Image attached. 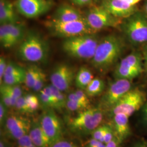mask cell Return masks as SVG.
<instances>
[{"instance_id": "cell-1", "label": "cell", "mask_w": 147, "mask_h": 147, "mask_svg": "<svg viewBox=\"0 0 147 147\" xmlns=\"http://www.w3.org/2000/svg\"><path fill=\"white\" fill-rule=\"evenodd\" d=\"M124 43L119 37L109 35L100 40L91 64L102 73L108 70L120 57L124 50Z\"/></svg>"}, {"instance_id": "cell-2", "label": "cell", "mask_w": 147, "mask_h": 147, "mask_svg": "<svg viewBox=\"0 0 147 147\" xmlns=\"http://www.w3.org/2000/svg\"><path fill=\"white\" fill-rule=\"evenodd\" d=\"M49 45L39 34L30 32L20 42L18 49V55L22 60L30 62H44L49 55Z\"/></svg>"}, {"instance_id": "cell-3", "label": "cell", "mask_w": 147, "mask_h": 147, "mask_svg": "<svg viewBox=\"0 0 147 147\" xmlns=\"http://www.w3.org/2000/svg\"><path fill=\"white\" fill-rule=\"evenodd\" d=\"M99 42L95 34H87L64 39L62 47L64 52L71 57L92 59Z\"/></svg>"}, {"instance_id": "cell-4", "label": "cell", "mask_w": 147, "mask_h": 147, "mask_svg": "<svg viewBox=\"0 0 147 147\" xmlns=\"http://www.w3.org/2000/svg\"><path fill=\"white\" fill-rule=\"evenodd\" d=\"M104 118V110L100 105L89 107L79 112L69 121L70 130L80 135H88L100 126Z\"/></svg>"}, {"instance_id": "cell-5", "label": "cell", "mask_w": 147, "mask_h": 147, "mask_svg": "<svg viewBox=\"0 0 147 147\" xmlns=\"http://www.w3.org/2000/svg\"><path fill=\"white\" fill-rule=\"evenodd\" d=\"M45 26L53 36L68 38L87 34H95L85 17L78 20L60 22L53 19L45 22Z\"/></svg>"}, {"instance_id": "cell-6", "label": "cell", "mask_w": 147, "mask_h": 147, "mask_svg": "<svg viewBox=\"0 0 147 147\" xmlns=\"http://www.w3.org/2000/svg\"><path fill=\"white\" fill-rule=\"evenodd\" d=\"M121 28L129 42L134 45L147 43V16L136 11L124 19Z\"/></svg>"}, {"instance_id": "cell-7", "label": "cell", "mask_w": 147, "mask_h": 147, "mask_svg": "<svg viewBox=\"0 0 147 147\" xmlns=\"http://www.w3.org/2000/svg\"><path fill=\"white\" fill-rule=\"evenodd\" d=\"M147 97L145 92L141 89L136 88L130 90L109 111L110 116L112 117L117 113H124L130 117L142 109Z\"/></svg>"}, {"instance_id": "cell-8", "label": "cell", "mask_w": 147, "mask_h": 147, "mask_svg": "<svg viewBox=\"0 0 147 147\" xmlns=\"http://www.w3.org/2000/svg\"><path fill=\"white\" fill-rule=\"evenodd\" d=\"M142 57L139 52L134 51L121 60L114 71L116 79H125L132 81L143 71Z\"/></svg>"}, {"instance_id": "cell-9", "label": "cell", "mask_w": 147, "mask_h": 147, "mask_svg": "<svg viewBox=\"0 0 147 147\" xmlns=\"http://www.w3.org/2000/svg\"><path fill=\"white\" fill-rule=\"evenodd\" d=\"M85 18L96 32L109 27H116L121 24L119 19L112 16L102 5L92 7L87 12Z\"/></svg>"}, {"instance_id": "cell-10", "label": "cell", "mask_w": 147, "mask_h": 147, "mask_svg": "<svg viewBox=\"0 0 147 147\" xmlns=\"http://www.w3.org/2000/svg\"><path fill=\"white\" fill-rule=\"evenodd\" d=\"M131 89V81L125 79H116L109 85L101 99L99 105L104 110L110 111Z\"/></svg>"}, {"instance_id": "cell-11", "label": "cell", "mask_w": 147, "mask_h": 147, "mask_svg": "<svg viewBox=\"0 0 147 147\" xmlns=\"http://www.w3.org/2000/svg\"><path fill=\"white\" fill-rule=\"evenodd\" d=\"M39 121L51 146L62 139L63 135L62 124L53 109L45 110Z\"/></svg>"}, {"instance_id": "cell-12", "label": "cell", "mask_w": 147, "mask_h": 147, "mask_svg": "<svg viewBox=\"0 0 147 147\" xmlns=\"http://www.w3.org/2000/svg\"><path fill=\"white\" fill-rule=\"evenodd\" d=\"M53 5L52 0H16L18 11L27 18H38L50 11Z\"/></svg>"}, {"instance_id": "cell-13", "label": "cell", "mask_w": 147, "mask_h": 147, "mask_svg": "<svg viewBox=\"0 0 147 147\" xmlns=\"http://www.w3.org/2000/svg\"><path fill=\"white\" fill-rule=\"evenodd\" d=\"M31 121L23 115L19 113L8 115L4 124V131L6 136L14 140L28 134Z\"/></svg>"}, {"instance_id": "cell-14", "label": "cell", "mask_w": 147, "mask_h": 147, "mask_svg": "<svg viewBox=\"0 0 147 147\" xmlns=\"http://www.w3.org/2000/svg\"><path fill=\"white\" fill-rule=\"evenodd\" d=\"M75 75L71 66L64 63L59 64L53 68L51 74V84L63 92L67 91L75 81Z\"/></svg>"}, {"instance_id": "cell-15", "label": "cell", "mask_w": 147, "mask_h": 147, "mask_svg": "<svg viewBox=\"0 0 147 147\" xmlns=\"http://www.w3.org/2000/svg\"><path fill=\"white\" fill-rule=\"evenodd\" d=\"M102 5L118 19H125L137 11L135 5H131L124 0H105Z\"/></svg>"}, {"instance_id": "cell-16", "label": "cell", "mask_w": 147, "mask_h": 147, "mask_svg": "<svg viewBox=\"0 0 147 147\" xmlns=\"http://www.w3.org/2000/svg\"><path fill=\"white\" fill-rule=\"evenodd\" d=\"M130 117L124 113H117L112 117V126L115 136L122 143L131 135V131L129 125Z\"/></svg>"}, {"instance_id": "cell-17", "label": "cell", "mask_w": 147, "mask_h": 147, "mask_svg": "<svg viewBox=\"0 0 147 147\" xmlns=\"http://www.w3.org/2000/svg\"><path fill=\"white\" fill-rule=\"evenodd\" d=\"M84 18L75 7L68 4H63L56 10L53 19L60 22H69L80 20Z\"/></svg>"}, {"instance_id": "cell-18", "label": "cell", "mask_w": 147, "mask_h": 147, "mask_svg": "<svg viewBox=\"0 0 147 147\" xmlns=\"http://www.w3.org/2000/svg\"><path fill=\"white\" fill-rule=\"evenodd\" d=\"M15 5L9 0H0V24H13L19 22Z\"/></svg>"}, {"instance_id": "cell-19", "label": "cell", "mask_w": 147, "mask_h": 147, "mask_svg": "<svg viewBox=\"0 0 147 147\" xmlns=\"http://www.w3.org/2000/svg\"><path fill=\"white\" fill-rule=\"evenodd\" d=\"M32 142L37 147H50L51 145L40 126L39 120L32 121L28 133Z\"/></svg>"}, {"instance_id": "cell-20", "label": "cell", "mask_w": 147, "mask_h": 147, "mask_svg": "<svg viewBox=\"0 0 147 147\" xmlns=\"http://www.w3.org/2000/svg\"><path fill=\"white\" fill-rule=\"evenodd\" d=\"M25 36L26 28L24 24L19 22L11 24L8 48L13 47L21 42Z\"/></svg>"}, {"instance_id": "cell-21", "label": "cell", "mask_w": 147, "mask_h": 147, "mask_svg": "<svg viewBox=\"0 0 147 147\" xmlns=\"http://www.w3.org/2000/svg\"><path fill=\"white\" fill-rule=\"evenodd\" d=\"M93 79V75L87 67L83 66L79 69L75 75V84L78 89L85 90Z\"/></svg>"}, {"instance_id": "cell-22", "label": "cell", "mask_w": 147, "mask_h": 147, "mask_svg": "<svg viewBox=\"0 0 147 147\" xmlns=\"http://www.w3.org/2000/svg\"><path fill=\"white\" fill-rule=\"evenodd\" d=\"M39 99L40 106L44 110L50 109H55V101L53 93L49 85L45 86L43 89L39 92Z\"/></svg>"}, {"instance_id": "cell-23", "label": "cell", "mask_w": 147, "mask_h": 147, "mask_svg": "<svg viewBox=\"0 0 147 147\" xmlns=\"http://www.w3.org/2000/svg\"><path fill=\"white\" fill-rule=\"evenodd\" d=\"M105 88V81L100 78H95L92 80L84 90L89 97H94L101 94Z\"/></svg>"}, {"instance_id": "cell-24", "label": "cell", "mask_w": 147, "mask_h": 147, "mask_svg": "<svg viewBox=\"0 0 147 147\" xmlns=\"http://www.w3.org/2000/svg\"><path fill=\"white\" fill-rule=\"evenodd\" d=\"M41 69L35 64H32L26 69L25 84L27 88L32 89Z\"/></svg>"}, {"instance_id": "cell-25", "label": "cell", "mask_w": 147, "mask_h": 147, "mask_svg": "<svg viewBox=\"0 0 147 147\" xmlns=\"http://www.w3.org/2000/svg\"><path fill=\"white\" fill-rule=\"evenodd\" d=\"M49 86L53 93L55 104V109L59 110L65 108L67 97L63 94V92L57 89L52 84H49Z\"/></svg>"}, {"instance_id": "cell-26", "label": "cell", "mask_w": 147, "mask_h": 147, "mask_svg": "<svg viewBox=\"0 0 147 147\" xmlns=\"http://www.w3.org/2000/svg\"><path fill=\"white\" fill-rule=\"evenodd\" d=\"M26 72L24 73L5 75L3 77L2 84L6 85H19L25 83Z\"/></svg>"}, {"instance_id": "cell-27", "label": "cell", "mask_w": 147, "mask_h": 147, "mask_svg": "<svg viewBox=\"0 0 147 147\" xmlns=\"http://www.w3.org/2000/svg\"><path fill=\"white\" fill-rule=\"evenodd\" d=\"M25 96L29 111V114L35 113L40 106L38 96L32 93H28L25 95Z\"/></svg>"}, {"instance_id": "cell-28", "label": "cell", "mask_w": 147, "mask_h": 147, "mask_svg": "<svg viewBox=\"0 0 147 147\" xmlns=\"http://www.w3.org/2000/svg\"><path fill=\"white\" fill-rule=\"evenodd\" d=\"M11 24L1 25L0 26V42L2 47L8 49L10 37Z\"/></svg>"}, {"instance_id": "cell-29", "label": "cell", "mask_w": 147, "mask_h": 147, "mask_svg": "<svg viewBox=\"0 0 147 147\" xmlns=\"http://www.w3.org/2000/svg\"><path fill=\"white\" fill-rule=\"evenodd\" d=\"M0 93L1 101H2L8 109L14 108L17 99L2 87H0Z\"/></svg>"}, {"instance_id": "cell-30", "label": "cell", "mask_w": 147, "mask_h": 147, "mask_svg": "<svg viewBox=\"0 0 147 147\" xmlns=\"http://www.w3.org/2000/svg\"><path fill=\"white\" fill-rule=\"evenodd\" d=\"M14 109L19 114L23 115L29 114V111L27 105L25 95H23L17 99Z\"/></svg>"}, {"instance_id": "cell-31", "label": "cell", "mask_w": 147, "mask_h": 147, "mask_svg": "<svg viewBox=\"0 0 147 147\" xmlns=\"http://www.w3.org/2000/svg\"><path fill=\"white\" fill-rule=\"evenodd\" d=\"M1 87L3 88L7 92L10 93L16 99H18L23 95V92L21 86L19 85H6L1 84Z\"/></svg>"}, {"instance_id": "cell-32", "label": "cell", "mask_w": 147, "mask_h": 147, "mask_svg": "<svg viewBox=\"0 0 147 147\" xmlns=\"http://www.w3.org/2000/svg\"><path fill=\"white\" fill-rule=\"evenodd\" d=\"M111 126V124H103L98 126L92 132V137L100 141Z\"/></svg>"}, {"instance_id": "cell-33", "label": "cell", "mask_w": 147, "mask_h": 147, "mask_svg": "<svg viewBox=\"0 0 147 147\" xmlns=\"http://www.w3.org/2000/svg\"><path fill=\"white\" fill-rule=\"evenodd\" d=\"M25 72H26V69L24 68L23 67L18 65V64H16L13 62H9L8 63L5 75L24 73Z\"/></svg>"}, {"instance_id": "cell-34", "label": "cell", "mask_w": 147, "mask_h": 147, "mask_svg": "<svg viewBox=\"0 0 147 147\" xmlns=\"http://www.w3.org/2000/svg\"><path fill=\"white\" fill-rule=\"evenodd\" d=\"M46 82V75L45 73L40 69L39 74L37 77V80L35 82L32 89L34 92H39L45 87V83Z\"/></svg>"}, {"instance_id": "cell-35", "label": "cell", "mask_w": 147, "mask_h": 147, "mask_svg": "<svg viewBox=\"0 0 147 147\" xmlns=\"http://www.w3.org/2000/svg\"><path fill=\"white\" fill-rule=\"evenodd\" d=\"M69 111L71 112H80L82 111L87 109L84 105L73 100H69L67 99L66 102V107Z\"/></svg>"}, {"instance_id": "cell-36", "label": "cell", "mask_w": 147, "mask_h": 147, "mask_svg": "<svg viewBox=\"0 0 147 147\" xmlns=\"http://www.w3.org/2000/svg\"><path fill=\"white\" fill-rule=\"evenodd\" d=\"M16 147H37L32 142L28 134L16 140Z\"/></svg>"}, {"instance_id": "cell-37", "label": "cell", "mask_w": 147, "mask_h": 147, "mask_svg": "<svg viewBox=\"0 0 147 147\" xmlns=\"http://www.w3.org/2000/svg\"><path fill=\"white\" fill-rule=\"evenodd\" d=\"M74 92L81 101L85 105V106L89 108L90 104L89 96L86 94L85 90L83 89H78Z\"/></svg>"}, {"instance_id": "cell-38", "label": "cell", "mask_w": 147, "mask_h": 147, "mask_svg": "<svg viewBox=\"0 0 147 147\" xmlns=\"http://www.w3.org/2000/svg\"><path fill=\"white\" fill-rule=\"evenodd\" d=\"M8 108L5 106L2 101H0V125L1 126H4L5 121L7 118Z\"/></svg>"}, {"instance_id": "cell-39", "label": "cell", "mask_w": 147, "mask_h": 147, "mask_svg": "<svg viewBox=\"0 0 147 147\" xmlns=\"http://www.w3.org/2000/svg\"><path fill=\"white\" fill-rule=\"evenodd\" d=\"M50 147H78V146L72 141L61 139L54 143Z\"/></svg>"}, {"instance_id": "cell-40", "label": "cell", "mask_w": 147, "mask_h": 147, "mask_svg": "<svg viewBox=\"0 0 147 147\" xmlns=\"http://www.w3.org/2000/svg\"><path fill=\"white\" fill-rule=\"evenodd\" d=\"M115 136V132L113 130V127L111 125L110 127L106 132L105 135L102 137V138L101 139L100 142L104 143L105 144H107V143H109V142H111Z\"/></svg>"}, {"instance_id": "cell-41", "label": "cell", "mask_w": 147, "mask_h": 147, "mask_svg": "<svg viewBox=\"0 0 147 147\" xmlns=\"http://www.w3.org/2000/svg\"><path fill=\"white\" fill-rule=\"evenodd\" d=\"M8 63L5 60V58L1 56L0 57V84H2L3 78L5 74V70L7 67Z\"/></svg>"}, {"instance_id": "cell-42", "label": "cell", "mask_w": 147, "mask_h": 147, "mask_svg": "<svg viewBox=\"0 0 147 147\" xmlns=\"http://www.w3.org/2000/svg\"><path fill=\"white\" fill-rule=\"evenodd\" d=\"M86 147H106V144L100 141L92 138L86 144Z\"/></svg>"}, {"instance_id": "cell-43", "label": "cell", "mask_w": 147, "mask_h": 147, "mask_svg": "<svg viewBox=\"0 0 147 147\" xmlns=\"http://www.w3.org/2000/svg\"><path fill=\"white\" fill-rule=\"evenodd\" d=\"M141 119L143 124L147 128V97L146 101L142 107Z\"/></svg>"}, {"instance_id": "cell-44", "label": "cell", "mask_w": 147, "mask_h": 147, "mask_svg": "<svg viewBox=\"0 0 147 147\" xmlns=\"http://www.w3.org/2000/svg\"><path fill=\"white\" fill-rule=\"evenodd\" d=\"M71 1L75 5H79V6L88 5H90L92 2V0H71Z\"/></svg>"}, {"instance_id": "cell-45", "label": "cell", "mask_w": 147, "mask_h": 147, "mask_svg": "<svg viewBox=\"0 0 147 147\" xmlns=\"http://www.w3.org/2000/svg\"><path fill=\"white\" fill-rule=\"evenodd\" d=\"M121 144V142L119 141L118 138L115 136L111 142L106 144V147H120Z\"/></svg>"}, {"instance_id": "cell-46", "label": "cell", "mask_w": 147, "mask_h": 147, "mask_svg": "<svg viewBox=\"0 0 147 147\" xmlns=\"http://www.w3.org/2000/svg\"><path fill=\"white\" fill-rule=\"evenodd\" d=\"M0 147H11V143L5 136H1Z\"/></svg>"}, {"instance_id": "cell-47", "label": "cell", "mask_w": 147, "mask_h": 147, "mask_svg": "<svg viewBox=\"0 0 147 147\" xmlns=\"http://www.w3.org/2000/svg\"><path fill=\"white\" fill-rule=\"evenodd\" d=\"M131 147H147V140H140L135 142Z\"/></svg>"}, {"instance_id": "cell-48", "label": "cell", "mask_w": 147, "mask_h": 147, "mask_svg": "<svg viewBox=\"0 0 147 147\" xmlns=\"http://www.w3.org/2000/svg\"><path fill=\"white\" fill-rule=\"evenodd\" d=\"M143 59H144V64H143L144 69L146 72H147V52L144 50L143 52Z\"/></svg>"}, {"instance_id": "cell-49", "label": "cell", "mask_w": 147, "mask_h": 147, "mask_svg": "<svg viewBox=\"0 0 147 147\" xmlns=\"http://www.w3.org/2000/svg\"><path fill=\"white\" fill-rule=\"evenodd\" d=\"M124 1H125L127 3H128L131 5H135L136 4L138 3L141 0H124Z\"/></svg>"}, {"instance_id": "cell-50", "label": "cell", "mask_w": 147, "mask_h": 147, "mask_svg": "<svg viewBox=\"0 0 147 147\" xmlns=\"http://www.w3.org/2000/svg\"><path fill=\"white\" fill-rule=\"evenodd\" d=\"M144 9H145V11L146 13V15L147 16V1L145 3V5H144Z\"/></svg>"}, {"instance_id": "cell-51", "label": "cell", "mask_w": 147, "mask_h": 147, "mask_svg": "<svg viewBox=\"0 0 147 147\" xmlns=\"http://www.w3.org/2000/svg\"><path fill=\"white\" fill-rule=\"evenodd\" d=\"M144 51H147V47L144 48Z\"/></svg>"}]
</instances>
